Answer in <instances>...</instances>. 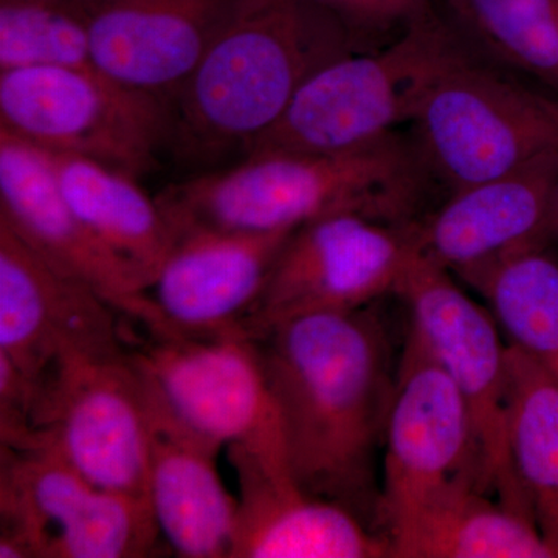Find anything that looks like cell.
<instances>
[{
  "label": "cell",
  "instance_id": "44dd1931",
  "mask_svg": "<svg viewBox=\"0 0 558 558\" xmlns=\"http://www.w3.org/2000/svg\"><path fill=\"white\" fill-rule=\"evenodd\" d=\"M381 534L389 557L556 558L534 520L476 488L391 520Z\"/></svg>",
  "mask_w": 558,
  "mask_h": 558
},
{
  "label": "cell",
  "instance_id": "d6986e66",
  "mask_svg": "<svg viewBox=\"0 0 558 558\" xmlns=\"http://www.w3.org/2000/svg\"><path fill=\"white\" fill-rule=\"evenodd\" d=\"M117 317L0 219V355L35 389L61 344L120 333Z\"/></svg>",
  "mask_w": 558,
  "mask_h": 558
},
{
  "label": "cell",
  "instance_id": "7c38bea8",
  "mask_svg": "<svg viewBox=\"0 0 558 558\" xmlns=\"http://www.w3.org/2000/svg\"><path fill=\"white\" fill-rule=\"evenodd\" d=\"M132 352L193 427L222 446L290 470L281 418L255 341L242 333L149 337Z\"/></svg>",
  "mask_w": 558,
  "mask_h": 558
},
{
  "label": "cell",
  "instance_id": "9c48e42d",
  "mask_svg": "<svg viewBox=\"0 0 558 558\" xmlns=\"http://www.w3.org/2000/svg\"><path fill=\"white\" fill-rule=\"evenodd\" d=\"M395 293L405 301L410 330L447 371L468 403L483 459L484 490L532 519L509 446V344L487 306L453 274L411 248ZM535 523V521H534Z\"/></svg>",
  "mask_w": 558,
  "mask_h": 558
},
{
  "label": "cell",
  "instance_id": "ffe728a7",
  "mask_svg": "<svg viewBox=\"0 0 558 558\" xmlns=\"http://www.w3.org/2000/svg\"><path fill=\"white\" fill-rule=\"evenodd\" d=\"M43 150V149H40ZM70 208L117 256L153 284L178 244V233L157 199L137 179L98 161L43 150Z\"/></svg>",
  "mask_w": 558,
  "mask_h": 558
},
{
  "label": "cell",
  "instance_id": "d4e9b609",
  "mask_svg": "<svg viewBox=\"0 0 558 558\" xmlns=\"http://www.w3.org/2000/svg\"><path fill=\"white\" fill-rule=\"evenodd\" d=\"M31 68L97 70L72 0H0V72Z\"/></svg>",
  "mask_w": 558,
  "mask_h": 558
},
{
  "label": "cell",
  "instance_id": "30bf717a",
  "mask_svg": "<svg viewBox=\"0 0 558 558\" xmlns=\"http://www.w3.org/2000/svg\"><path fill=\"white\" fill-rule=\"evenodd\" d=\"M384 442L381 527L459 492L486 494L468 403L413 330L400 359Z\"/></svg>",
  "mask_w": 558,
  "mask_h": 558
},
{
  "label": "cell",
  "instance_id": "8992f818",
  "mask_svg": "<svg viewBox=\"0 0 558 558\" xmlns=\"http://www.w3.org/2000/svg\"><path fill=\"white\" fill-rule=\"evenodd\" d=\"M411 126L433 175L451 193L557 153L558 95L481 65L461 39L429 81Z\"/></svg>",
  "mask_w": 558,
  "mask_h": 558
},
{
  "label": "cell",
  "instance_id": "5b68a950",
  "mask_svg": "<svg viewBox=\"0 0 558 558\" xmlns=\"http://www.w3.org/2000/svg\"><path fill=\"white\" fill-rule=\"evenodd\" d=\"M35 444L57 450L98 487L146 497L145 384L121 337L69 341L36 385Z\"/></svg>",
  "mask_w": 558,
  "mask_h": 558
},
{
  "label": "cell",
  "instance_id": "4316f807",
  "mask_svg": "<svg viewBox=\"0 0 558 558\" xmlns=\"http://www.w3.org/2000/svg\"><path fill=\"white\" fill-rule=\"evenodd\" d=\"M548 242L553 245L558 244V182L554 190L553 204H550Z\"/></svg>",
  "mask_w": 558,
  "mask_h": 558
},
{
  "label": "cell",
  "instance_id": "277c9868",
  "mask_svg": "<svg viewBox=\"0 0 558 558\" xmlns=\"http://www.w3.org/2000/svg\"><path fill=\"white\" fill-rule=\"evenodd\" d=\"M461 38L438 14L395 43L319 68L248 146L266 154H336L384 137L416 116L425 89Z\"/></svg>",
  "mask_w": 558,
  "mask_h": 558
},
{
  "label": "cell",
  "instance_id": "3957f363",
  "mask_svg": "<svg viewBox=\"0 0 558 558\" xmlns=\"http://www.w3.org/2000/svg\"><path fill=\"white\" fill-rule=\"evenodd\" d=\"M354 51L339 22L311 0H229L171 101L167 149L199 172L234 154L242 159L312 73Z\"/></svg>",
  "mask_w": 558,
  "mask_h": 558
},
{
  "label": "cell",
  "instance_id": "9a60e30c",
  "mask_svg": "<svg viewBox=\"0 0 558 558\" xmlns=\"http://www.w3.org/2000/svg\"><path fill=\"white\" fill-rule=\"evenodd\" d=\"M92 61L128 89L171 101L218 31L229 0H72Z\"/></svg>",
  "mask_w": 558,
  "mask_h": 558
},
{
  "label": "cell",
  "instance_id": "4fadbf2b",
  "mask_svg": "<svg viewBox=\"0 0 558 558\" xmlns=\"http://www.w3.org/2000/svg\"><path fill=\"white\" fill-rule=\"evenodd\" d=\"M0 219L61 274L97 293L149 337H167L149 282L117 256L62 197L46 154L0 131Z\"/></svg>",
  "mask_w": 558,
  "mask_h": 558
},
{
  "label": "cell",
  "instance_id": "2e32d148",
  "mask_svg": "<svg viewBox=\"0 0 558 558\" xmlns=\"http://www.w3.org/2000/svg\"><path fill=\"white\" fill-rule=\"evenodd\" d=\"M137 365L149 424L146 497L161 537L180 557L230 558L238 499L227 492L216 465L223 446L180 416Z\"/></svg>",
  "mask_w": 558,
  "mask_h": 558
},
{
  "label": "cell",
  "instance_id": "52a82bcc",
  "mask_svg": "<svg viewBox=\"0 0 558 558\" xmlns=\"http://www.w3.org/2000/svg\"><path fill=\"white\" fill-rule=\"evenodd\" d=\"M160 538L148 497L98 487L43 444L0 446V558H140Z\"/></svg>",
  "mask_w": 558,
  "mask_h": 558
},
{
  "label": "cell",
  "instance_id": "7402d4cb",
  "mask_svg": "<svg viewBox=\"0 0 558 558\" xmlns=\"http://www.w3.org/2000/svg\"><path fill=\"white\" fill-rule=\"evenodd\" d=\"M486 301L509 347L558 379V253L526 245L458 275Z\"/></svg>",
  "mask_w": 558,
  "mask_h": 558
},
{
  "label": "cell",
  "instance_id": "603a6c76",
  "mask_svg": "<svg viewBox=\"0 0 558 558\" xmlns=\"http://www.w3.org/2000/svg\"><path fill=\"white\" fill-rule=\"evenodd\" d=\"M509 446L539 534L558 558V379L509 347Z\"/></svg>",
  "mask_w": 558,
  "mask_h": 558
},
{
  "label": "cell",
  "instance_id": "e0dca14e",
  "mask_svg": "<svg viewBox=\"0 0 558 558\" xmlns=\"http://www.w3.org/2000/svg\"><path fill=\"white\" fill-rule=\"evenodd\" d=\"M240 484L230 558L389 557L388 539L354 512L304 490L286 469L229 447Z\"/></svg>",
  "mask_w": 558,
  "mask_h": 558
},
{
  "label": "cell",
  "instance_id": "ba28073f",
  "mask_svg": "<svg viewBox=\"0 0 558 558\" xmlns=\"http://www.w3.org/2000/svg\"><path fill=\"white\" fill-rule=\"evenodd\" d=\"M167 102L97 70L0 72V131L50 153L84 157L138 179L167 149Z\"/></svg>",
  "mask_w": 558,
  "mask_h": 558
},
{
  "label": "cell",
  "instance_id": "cb8c5ba5",
  "mask_svg": "<svg viewBox=\"0 0 558 558\" xmlns=\"http://www.w3.org/2000/svg\"><path fill=\"white\" fill-rule=\"evenodd\" d=\"M447 7L461 39L558 95V0H447Z\"/></svg>",
  "mask_w": 558,
  "mask_h": 558
},
{
  "label": "cell",
  "instance_id": "7a4b0ae2",
  "mask_svg": "<svg viewBox=\"0 0 558 558\" xmlns=\"http://www.w3.org/2000/svg\"><path fill=\"white\" fill-rule=\"evenodd\" d=\"M436 180L414 138L398 131L336 154H266L197 172L156 197L172 229L290 231L333 215L416 222Z\"/></svg>",
  "mask_w": 558,
  "mask_h": 558
},
{
  "label": "cell",
  "instance_id": "484cf974",
  "mask_svg": "<svg viewBox=\"0 0 558 558\" xmlns=\"http://www.w3.org/2000/svg\"><path fill=\"white\" fill-rule=\"evenodd\" d=\"M339 22L355 51L379 50L435 16L433 0H311Z\"/></svg>",
  "mask_w": 558,
  "mask_h": 558
},
{
  "label": "cell",
  "instance_id": "5bb4252c",
  "mask_svg": "<svg viewBox=\"0 0 558 558\" xmlns=\"http://www.w3.org/2000/svg\"><path fill=\"white\" fill-rule=\"evenodd\" d=\"M292 231L180 234L149 288L167 337L245 336L242 323Z\"/></svg>",
  "mask_w": 558,
  "mask_h": 558
},
{
  "label": "cell",
  "instance_id": "ac0fdd59",
  "mask_svg": "<svg viewBox=\"0 0 558 558\" xmlns=\"http://www.w3.org/2000/svg\"><path fill=\"white\" fill-rule=\"evenodd\" d=\"M558 182V150L517 170L451 191L449 199L411 226L418 252L461 275L505 253L549 244Z\"/></svg>",
  "mask_w": 558,
  "mask_h": 558
},
{
  "label": "cell",
  "instance_id": "8fae6325",
  "mask_svg": "<svg viewBox=\"0 0 558 558\" xmlns=\"http://www.w3.org/2000/svg\"><path fill=\"white\" fill-rule=\"evenodd\" d=\"M411 226L333 215L293 230L242 330L266 336L304 315L365 310L398 288L413 248Z\"/></svg>",
  "mask_w": 558,
  "mask_h": 558
},
{
  "label": "cell",
  "instance_id": "6da1fadb",
  "mask_svg": "<svg viewBox=\"0 0 558 558\" xmlns=\"http://www.w3.org/2000/svg\"><path fill=\"white\" fill-rule=\"evenodd\" d=\"M253 341L293 480L376 529V454L396 385L379 318L368 307L304 315Z\"/></svg>",
  "mask_w": 558,
  "mask_h": 558
}]
</instances>
